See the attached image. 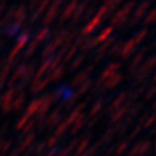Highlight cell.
<instances>
[{"mask_svg":"<svg viewBox=\"0 0 156 156\" xmlns=\"http://www.w3.org/2000/svg\"><path fill=\"white\" fill-rule=\"evenodd\" d=\"M154 66H155V58L151 57V58H150L149 60H146V63L139 69V71H138V74H136V76H135V80H136V81L143 80L144 77L154 69Z\"/></svg>","mask_w":156,"mask_h":156,"instance_id":"6da1fadb","label":"cell"},{"mask_svg":"<svg viewBox=\"0 0 156 156\" xmlns=\"http://www.w3.org/2000/svg\"><path fill=\"white\" fill-rule=\"evenodd\" d=\"M60 4H62V0H54V2H53V4L51 5V8H49V10H48L47 16H46L44 20H43V23H44V25L51 23V22L57 17V15H58V8L60 6Z\"/></svg>","mask_w":156,"mask_h":156,"instance_id":"7a4b0ae2","label":"cell"},{"mask_svg":"<svg viewBox=\"0 0 156 156\" xmlns=\"http://www.w3.org/2000/svg\"><path fill=\"white\" fill-rule=\"evenodd\" d=\"M28 38H30V34L27 33V32H23V33H21L20 36H19V40H17V44L14 47V49H12V52L10 53V58L9 59H14L15 57H16V54L21 51V48L28 42Z\"/></svg>","mask_w":156,"mask_h":156,"instance_id":"3957f363","label":"cell"},{"mask_svg":"<svg viewBox=\"0 0 156 156\" xmlns=\"http://www.w3.org/2000/svg\"><path fill=\"white\" fill-rule=\"evenodd\" d=\"M123 79V75L122 74H113L111 77L105 81V89H113L118 85Z\"/></svg>","mask_w":156,"mask_h":156,"instance_id":"277c9868","label":"cell"},{"mask_svg":"<svg viewBox=\"0 0 156 156\" xmlns=\"http://www.w3.org/2000/svg\"><path fill=\"white\" fill-rule=\"evenodd\" d=\"M77 5H79V0H71V2L69 3V5L65 8L64 12L62 14L60 20L64 21V20H66L68 17H70V16L74 14V11H75V9L77 8Z\"/></svg>","mask_w":156,"mask_h":156,"instance_id":"5b68a950","label":"cell"},{"mask_svg":"<svg viewBox=\"0 0 156 156\" xmlns=\"http://www.w3.org/2000/svg\"><path fill=\"white\" fill-rule=\"evenodd\" d=\"M113 41H114V38H113V37H109V38H107V40L103 42V44L98 48V51H97V55L95 57V62H96V63L100 62V60L102 59V57L105 55V53H106V51L108 49V47L113 43Z\"/></svg>","mask_w":156,"mask_h":156,"instance_id":"8992f818","label":"cell"},{"mask_svg":"<svg viewBox=\"0 0 156 156\" xmlns=\"http://www.w3.org/2000/svg\"><path fill=\"white\" fill-rule=\"evenodd\" d=\"M101 20H102V17L101 16H98V15H96L92 20H91V22L90 23H87V26L83 30V36H86V34H89V33H91V32H94L95 31V28L97 27V26H100V23H101Z\"/></svg>","mask_w":156,"mask_h":156,"instance_id":"52a82bcc","label":"cell"},{"mask_svg":"<svg viewBox=\"0 0 156 156\" xmlns=\"http://www.w3.org/2000/svg\"><path fill=\"white\" fill-rule=\"evenodd\" d=\"M129 107H130V103L128 102V103H126L122 108H119V109H117L115 112H114V114L112 115V122L114 123V122H118L119 119H122L123 117H124V114H127L128 113V111H129Z\"/></svg>","mask_w":156,"mask_h":156,"instance_id":"ba28073f","label":"cell"},{"mask_svg":"<svg viewBox=\"0 0 156 156\" xmlns=\"http://www.w3.org/2000/svg\"><path fill=\"white\" fill-rule=\"evenodd\" d=\"M134 51H135V44L133 43V41H129L126 44H123V48L121 51V55L123 59H127L134 53Z\"/></svg>","mask_w":156,"mask_h":156,"instance_id":"9c48e42d","label":"cell"},{"mask_svg":"<svg viewBox=\"0 0 156 156\" xmlns=\"http://www.w3.org/2000/svg\"><path fill=\"white\" fill-rule=\"evenodd\" d=\"M85 9H86V3H81L77 5V8L75 9L74 14H73V21L74 22H79L83 19V15L85 14Z\"/></svg>","mask_w":156,"mask_h":156,"instance_id":"30bf717a","label":"cell"},{"mask_svg":"<svg viewBox=\"0 0 156 156\" xmlns=\"http://www.w3.org/2000/svg\"><path fill=\"white\" fill-rule=\"evenodd\" d=\"M64 73H65V68H64L63 65H60V66L55 68L54 70H52L51 74H49L47 77L49 79V81H51V80H52V81H57V80H59L60 77L64 75Z\"/></svg>","mask_w":156,"mask_h":156,"instance_id":"8fae6325","label":"cell"},{"mask_svg":"<svg viewBox=\"0 0 156 156\" xmlns=\"http://www.w3.org/2000/svg\"><path fill=\"white\" fill-rule=\"evenodd\" d=\"M47 119V126H49V127H54V126H57L58 123H59V121H60V109L59 108H57L48 118H46Z\"/></svg>","mask_w":156,"mask_h":156,"instance_id":"7c38bea8","label":"cell"},{"mask_svg":"<svg viewBox=\"0 0 156 156\" xmlns=\"http://www.w3.org/2000/svg\"><path fill=\"white\" fill-rule=\"evenodd\" d=\"M150 145H151V143L147 141V140H145V141H140V143L134 147V150L132 151V154H130L129 156H134V155H136V154H141V152L149 150Z\"/></svg>","mask_w":156,"mask_h":156,"instance_id":"4fadbf2b","label":"cell"},{"mask_svg":"<svg viewBox=\"0 0 156 156\" xmlns=\"http://www.w3.org/2000/svg\"><path fill=\"white\" fill-rule=\"evenodd\" d=\"M26 69H27V65H26V64H21V65L16 69V71L14 73V75H12V77H11V80L9 81V86H10V87H11V86L14 85V83L17 80V77L23 76V74H25Z\"/></svg>","mask_w":156,"mask_h":156,"instance_id":"5bb4252c","label":"cell"},{"mask_svg":"<svg viewBox=\"0 0 156 156\" xmlns=\"http://www.w3.org/2000/svg\"><path fill=\"white\" fill-rule=\"evenodd\" d=\"M51 64H52V58H48L47 60H44V63L42 64V66L40 68V70L37 71V74H36V77H34V80H41V77L43 76V74H44L47 70H49V68H51Z\"/></svg>","mask_w":156,"mask_h":156,"instance_id":"9a60e30c","label":"cell"},{"mask_svg":"<svg viewBox=\"0 0 156 156\" xmlns=\"http://www.w3.org/2000/svg\"><path fill=\"white\" fill-rule=\"evenodd\" d=\"M97 44H98L97 37H95V38H89V40H85V42H84L83 46H81V48H83V51H84V54H85L86 52L91 51L92 48H95Z\"/></svg>","mask_w":156,"mask_h":156,"instance_id":"2e32d148","label":"cell"},{"mask_svg":"<svg viewBox=\"0 0 156 156\" xmlns=\"http://www.w3.org/2000/svg\"><path fill=\"white\" fill-rule=\"evenodd\" d=\"M41 105H42V101H41V100H34V101H32V102L30 103V106L27 107L26 114L30 117V115L37 113L38 109H40V107H41Z\"/></svg>","mask_w":156,"mask_h":156,"instance_id":"e0dca14e","label":"cell"},{"mask_svg":"<svg viewBox=\"0 0 156 156\" xmlns=\"http://www.w3.org/2000/svg\"><path fill=\"white\" fill-rule=\"evenodd\" d=\"M49 3H51V0H42V3L40 4V8H37V10H36V12L32 15V17H31V22H33L38 16H40L47 8H48V5H49Z\"/></svg>","mask_w":156,"mask_h":156,"instance_id":"ac0fdd59","label":"cell"},{"mask_svg":"<svg viewBox=\"0 0 156 156\" xmlns=\"http://www.w3.org/2000/svg\"><path fill=\"white\" fill-rule=\"evenodd\" d=\"M26 8L23 6V5H21L19 9H16V11H15V15H14V19H15V22H20V23H22L23 21H25V19H26Z\"/></svg>","mask_w":156,"mask_h":156,"instance_id":"d6986e66","label":"cell"},{"mask_svg":"<svg viewBox=\"0 0 156 156\" xmlns=\"http://www.w3.org/2000/svg\"><path fill=\"white\" fill-rule=\"evenodd\" d=\"M145 51L147 52V48H144L141 52H139L136 55H135V58H134V60H133V63L129 65V70L130 71H134V69L140 64V62L144 59V54H145Z\"/></svg>","mask_w":156,"mask_h":156,"instance_id":"ffe728a7","label":"cell"},{"mask_svg":"<svg viewBox=\"0 0 156 156\" xmlns=\"http://www.w3.org/2000/svg\"><path fill=\"white\" fill-rule=\"evenodd\" d=\"M149 8H150V2H149V0H146V2H144V3L136 9L135 15H134V19H135V20H139V19L145 14V11H146Z\"/></svg>","mask_w":156,"mask_h":156,"instance_id":"44dd1931","label":"cell"},{"mask_svg":"<svg viewBox=\"0 0 156 156\" xmlns=\"http://www.w3.org/2000/svg\"><path fill=\"white\" fill-rule=\"evenodd\" d=\"M91 85H92V81H91V80H86V81H85V84L80 87V90L77 91L73 97H70V98H71V100H74V101H76V98H77V97H80L81 95H84L85 92H87V91H89V89H90V86H91Z\"/></svg>","mask_w":156,"mask_h":156,"instance_id":"7402d4cb","label":"cell"},{"mask_svg":"<svg viewBox=\"0 0 156 156\" xmlns=\"http://www.w3.org/2000/svg\"><path fill=\"white\" fill-rule=\"evenodd\" d=\"M86 117H85V114H80L79 117L76 118V121H75V124H74V127H73V129H71V134H75L77 130H79L84 124H85V122H86Z\"/></svg>","mask_w":156,"mask_h":156,"instance_id":"603a6c76","label":"cell"},{"mask_svg":"<svg viewBox=\"0 0 156 156\" xmlns=\"http://www.w3.org/2000/svg\"><path fill=\"white\" fill-rule=\"evenodd\" d=\"M23 101H25V92H20V95L15 98V101H14V103L11 105V108L12 109H15V111H20V108L22 107V103H23Z\"/></svg>","mask_w":156,"mask_h":156,"instance_id":"cb8c5ba5","label":"cell"},{"mask_svg":"<svg viewBox=\"0 0 156 156\" xmlns=\"http://www.w3.org/2000/svg\"><path fill=\"white\" fill-rule=\"evenodd\" d=\"M87 76H89V74H87L86 71H81L79 75L76 76V77H74V80H73L71 85H73L74 87H75V86H77V85H80L83 81L87 80Z\"/></svg>","mask_w":156,"mask_h":156,"instance_id":"d4e9b609","label":"cell"},{"mask_svg":"<svg viewBox=\"0 0 156 156\" xmlns=\"http://www.w3.org/2000/svg\"><path fill=\"white\" fill-rule=\"evenodd\" d=\"M127 96H128V94H127V92H122V94L119 95V97L117 98V100L113 102V105L109 107V111H111V112L115 111V108H118V107L121 106V103L124 101V98H127Z\"/></svg>","mask_w":156,"mask_h":156,"instance_id":"484cf974","label":"cell"},{"mask_svg":"<svg viewBox=\"0 0 156 156\" xmlns=\"http://www.w3.org/2000/svg\"><path fill=\"white\" fill-rule=\"evenodd\" d=\"M15 92H16L15 89H10V90H8V92L5 94V96L2 98V106H4V105H10V102H11V100H12Z\"/></svg>","mask_w":156,"mask_h":156,"instance_id":"4316f807","label":"cell"},{"mask_svg":"<svg viewBox=\"0 0 156 156\" xmlns=\"http://www.w3.org/2000/svg\"><path fill=\"white\" fill-rule=\"evenodd\" d=\"M112 31H113V28L112 27H107V28H105L101 33H100V36L97 37V41H98V43L100 42H105L107 38L109 37V34L112 33Z\"/></svg>","mask_w":156,"mask_h":156,"instance_id":"83f0119b","label":"cell"},{"mask_svg":"<svg viewBox=\"0 0 156 156\" xmlns=\"http://www.w3.org/2000/svg\"><path fill=\"white\" fill-rule=\"evenodd\" d=\"M21 25H22V23H20V22H15L14 25L8 26L6 30H5V33H6L8 36H14V34L19 31V28L21 27Z\"/></svg>","mask_w":156,"mask_h":156,"instance_id":"f1b7e54d","label":"cell"},{"mask_svg":"<svg viewBox=\"0 0 156 156\" xmlns=\"http://www.w3.org/2000/svg\"><path fill=\"white\" fill-rule=\"evenodd\" d=\"M55 49H57V46H55L54 43H49V44L44 48V51H43V53H42V58H47V57L52 55Z\"/></svg>","mask_w":156,"mask_h":156,"instance_id":"f546056e","label":"cell"},{"mask_svg":"<svg viewBox=\"0 0 156 156\" xmlns=\"http://www.w3.org/2000/svg\"><path fill=\"white\" fill-rule=\"evenodd\" d=\"M37 46H38V42H37V41H33V42L30 44V47L27 48V51L23 53V58H28V57H31V55L34 53Z\"/></svg>","mask_w":156,"mask_h":156,"instance_id":"4dcf8cb0","label":"cell"},{"mask_svg":"<svg viewBox=\"0 0 156 156\" xmlns=\"http://www.w3.org/2000/svg\"><path fill=\"white\" fill-rule=\"evenodd\" d=\"M90 136L91 135H89V136H86V138H84V140L81 141V144H80V146H79V149L76 150V154H75V156H77V155H80L85 149H86V146L89 145V141H90Z\"/></svg>","mask_w":156,"mask_h":156,"instance_id":"1f68e13d","label":"cell"},{"mask_svg":"<svg viewBox=\"0 0 156 156\" xmlns=\"http://www.w3.org/2000/svg\"><path fill=\"white\" fill-rule=\"evenodd\" d=\"M84 59H85V54H80L79 57H76V58H75V60L73 62V64L70 65V70H71V71H73V70H75L77 66H79V65L83 63V60H84Z\"/></svg>","mask_w":156,"mask_h":156,"instance_id":"d6a6232c","label":"cell"},{"mask_svg":"<svg viewBox=\"0 0 156 156\" xmlns=\"http://www.w3.org/2000/svg\"><path fill=\"white\" fill-rule=\"evenodd\" d=\"M146 34H147V30H143V31H141V32H140V33L134 38V40H132V41H133V43H134L135 46H136V44H139V43L144 40V38L146 37Z\"/></svg>","mask_w":156,"mask_h":156,"instance_id":"836d02e7","label":"cell"},{"mask_svg":"<svg viewBox=\"0 0 156 156\" xmlns=\"http://www.w3.org/2000/svg\"><path fill=\"white\" fill-rule=\"evenodd\" d=\"M48 34H49V30H48V28L42 30L40 33H38V34L36 36V41H37V42H41V41L46 40V38L48 37Z\"/></svg>","mask_w":156,"mask_h":156,"instance_id":"e575fe53","label":"cell"},{"mask_svg":"<svg viewBox=\"0 0 156 156\" xmlns=\"http://www.w3.org/2000/svg\"><path fill=\"white\" fill-rule=\"evenodd\" d=\"M122 48H123V42H118L115 46H113V48L111 49L109 55H117V54H119L121 51H122Z\"/></svg>","mask_w":156,"mask_h":156,"instance_id":"d590c367","label":"cell"},{"mask_svg":"<svg viewBox=\"0 0 156 156\" xmlns=\"http://www.w3.org/2000/svg\"><path fill=\"white\" fill-rule=\"evenodd\" d=\"M76 52H77V47L76 46H74L73 48H70V51L68 52V54H66V57L64 58V62L65 63H68V62H70V59L76 54Z\"/></svg>","mask_w":156,"mask_h":156,"instance_id":"8d00e7d4","label":"cell"},{"mask_svg":"<svg viewBox=\"0 0 156 156\" xmlns=\"http://www.w3.org/2000/svg\"><path fill=\"white\" fill-rule=\"evenodd\" d=\"M121 2H122V0H108V2H107V8H108V10H109V11L114 10V9L117 8V5H118Z\"/></svg>","mask_w":156,"mask_h":156,"instance_id":"74e56055","label":"cell"},{"mask_svg":"<svg viewBox=\"0 0 156 156\" xmlns=\"http://www.w3.org/2000/svg\"><path fill=\"white\" fill-rule=\"evenodd\" d=\"M101 107H102V101H98V102L92 107V109H91V112H90V117L95 115V114L101 109Z\"/></svg>","mask_w":156,"mask_h":156,"instance_id":"f35d334b","label":"cell"},{"mask_svg":"<svg viewBox=\"0 0 156 156\" xmlns=\"http://www.w3.org/2000/svg\"><path fill=\"white\" fill-rule=\"evenodd\" d=\"M11 144H12L11 140H9V141H6V143H0V151L6 152V151L9 150V147L11 146Z\"/></svg>","mask_w":156,"mask_h":156,"instance_id":"ab89813d","label":"cell"},{"mask_svg":"<svg viewBox=\"0 0 156 156\" xmlns=\"http://www.w3.org/2000/svg\"><path fill=\"white\" fill-rule=\"evenodd\" d=\"M95 10H96V8H95V6H91V8H90V9H89V10L85 12L84 19H85L86 21H87V20H90V19H91V16L95 14Z\"/></svg>","mask_w":156,"mask_h":156,"instance_id":"60d3db41","label":"cell"},{"mask_svg":"<svg viewBox=\"0 0 156 156\" xmlns=\"http://www.w3.org/2000/svg\"><path fill=\"white\" fill-rule=\"evenodd\" d=\"M28 119H30V117H28L27 114H25V115L22 117V118L20 119V122L17 123V126H16V129H21V128L23 127V124H25V123H26Z\"/></svg>","mask_w":156,"mask_h":156,"instance_id":"b9f144b4","label":"cell"},{"mask_svg":"<svg viewBox=\"0 0 156 156\" xmlns=\"http://www.w3.org/2000/svg\"><path fill=\"white\" fill-rule=\"evenodd\" d=\"M66 127H68V126H66L65 123H63V124H60V126H59V127L57 128V130H55V135H57V136H59V135H62V134H63V133L65 132V129H66Z\"/></svg>","mask_w":156,"mask_h":156,"instance_id":"7bdbcfd3","label":"cell"},{"mask_svg":"<svg viewBox=\"0 0 156 156\" xmlns=\"http://www.w3.org/2000/svg\"><path fill=\"white\" fill-rule=\"evenodd\" d=\"M127 147H128V141H123V143H122V144H121V145L118 146V150L115 151V154H117V155L122 154V152H123V151H124V150H126Z\"/></svg>","mask_w":156,"mask_h":156,"instance_id":"ee69618b","label":"cell"},{"mask_svg":"<svg viewBox=\"0 0 156 156\" xmlns=\"http://www.w3.org/2000/svg\"><path fill=\"white\" fill-rule=\"evenodd\" d=\"M155 14H156V12H155V10L152 9V10L150 11V14L147 15V17L145 19V21H144V22H145V23H151V22L154 21V19H155Z\"/></svg>","mask_w":156,"mask_h":156,"instance_id":"f6af8a7d","label":"cell"},{"mask_svg":"<svg viewBox=\"0 0 156 156\" xmlns=\"http://www.w3.org/2000/svg\"><path fill=\"white\" fill-rule=\"evenodd\" d=\"M41 3H42V0H32L31 4H30V6H28V9H30V10H34V8H36L37 5H40Z\"/></svg>","mask_w":156,"mask_h":156,"instance_id":"bcb514c9","label":"cell"},{"mask_svg":"<svg viewBox=\"0 0 156 156\" xmlns=\"http://www.w3.org/2000/svg\"><path fill=\"white\" fill-rule=\"evenodd\" d=\"M33 126H34V121H33V119H31V121H30V123H28V124L25 127V129H23V133L26 134V133L31 132V129L33 128Z\"/></svg>","mask_w":156,"mask_h":156,"instance_id":"7dc6e473","label":"cell"},{"mask_svg":"<svg viewBox=\"0 0 156 156\" xmlns=\"http://www.w3.org/2000/svg\"><path fill=\"white\" fill-rule=\"evenodd\" d=\"M57 141H58V138H57V136H52V138L47 141V146H48V147H53Z\"/></svg>","mask_w":156,"mask_h":156,"instance_id":"c3c4849f","label":"cell"},{"mask_svg":"<svg viewBox=\"0 0 156 156\" xmlns=\"http://www.w3.org/2000/svg\"><path fill=\"white\" fill-rule=\"evenodd\" d=\"M44 147H46V144H43V143L40 144V145H37V146H36V150H34L36 154H41V152L44 150Z\"/></svg>","mask_w":156,"mask_h":156,"instance_id":"681fc988","label":"cell"},{"mask_svg":"<svg viewBox=\"0 0 156 156\" xmlns=\"http://www.w3.org/2000/svg\"><path fill=\"white\" fill-rule=\"evenodd\" d=\"M155 91H156V90H155V86H152V87L150 89L149 94L146 95V100H150V98H152V96L155 95Z\"/></svg>","mask_w":156,"mask_h":156,"instance_id":"f907efd6","label":"cell"},{"mask_svg":"<svg viewBox=\"0 0 156 156\" xmlns=\"http://www.w3.org/2000/svg\"><path fill=\"white\" fill-rule=\"evenodd\" d=\"M154 121H155V117L152 115V117H150V118H149V121L145 123V128H147V127H150L152 123H154Z\"/></svg>","mask_w":156,"mask_h":156,"instance_id":"816d5d0a","label":"cell"},{"mask_svg":"<svg viewBox=\"0 0 156 156\" xmlns=\"http://www.w3.org/2000/svg\"><path fill=\"white\" fill-rule=\"evenodd\" d=\"M57 151H58V150H57V149L54 147V149H52V150H51V151H49V152H48V154H47L46 156H54V155L57 154Z\"/></svg>","mask_w":156,"mask_h":156,"instance_id":"f5cc1de1","label":"cell"},{"mask_svg":"<svg viewBox=\"0 0 156 156\" xmlns=\"http://www.w3.org/2000/svg\"><path fill=\"white\" fill-rule=\"evenodd\" d=\"M6 8V3L5 2H2V3H0V14H2L3 12V10Z\"/></svg>","mask_w":156,"mask_h":156,"instance_id":"db71d44e","label":"cell"},{"mask_svg":"<svg viewBox=\"0 0 156 156\" xmlns=\"http://www.w3.org/2000/svg\"><path fill=\"white\" fill-rule=\"evenodd\" d=\"M139 132H140V127H138V128H136V129L134 130V133L132 134V136H130V138H134V136H135V135H136V134H138Z\"/></svg>","mask_w":156,"mask_h":156,"instance_id":"11a10c76","label":"cell"},{"mask_svg":"<svg viewBox=\"0 0 156 156\" xmlns=\"http://www.w3.org/2000/svg\"><path fill=\"white\" fill-rule=\"evenodd\" d=\"M3 85H4V83H3L2 80H0V91H2V89H3Z\"/></svg>","mask_w":156,"mask_h":156,"instance_id":"9f6ffc18","label":"cell"},{"mask_svg":"<svg viewBox=\"0 0 156 156\" xmlns=\"http://www.w3.org/2000/svg\"><path fill=\"white\" fill-rule=\"evenodd\" d=\"M60 156H66V155H65V154H64V152H63V154H62V155H60Z\"/></svg>","mask_w":156,"mask_h":156,"instance_id":"6f0895ef","label":"cell"},{"mask_svg":"<svg viewBox=\"0 0 156 156\" xmlns=\"http://www.w3.org/2000/svg\"><path fill=\"white\" fill-rule=\"evenodd\" d=\"M102 2H106V3H107V2H108V0H102Z\"/></svg>","mask_w":156,"mask_h":156,"instance_id":"680465c9","label":"cell"},{"mask_svg":"<svg viewBox=\"0 0 156 156\" xmlns=\"http://www.w3.org/2000/svg\"><path fill=\"white\" fill-rule=\"evenodd\" d=\"M11 156H16V154H12V155H11Z\"/></svg>","mask_w":156,"mask_h":156,"instance_id":"91938a15","label":"cell"}]
</instances>
